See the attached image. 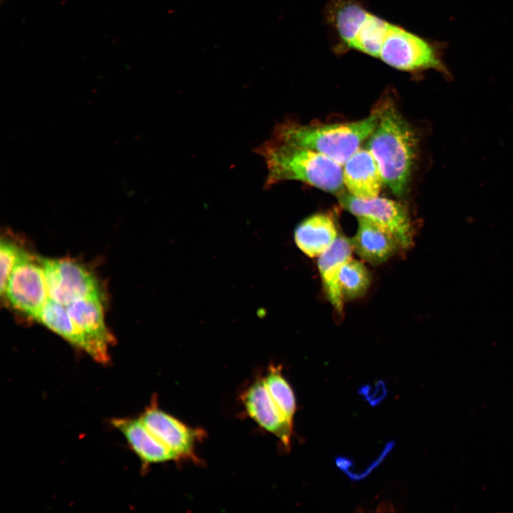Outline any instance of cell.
Masks as SVG:
<instances>
[{
	"label": "cell",
	"mask_w": 513,
	"mask_h": 513,
	"mask_svg": "<svg viewBox=\"0 0 513 513\" xmlns=\"http://www.w3.org/2000/svg\"><path fill=\"white\" fill-rule=\"evenodd\" d=\"M379 58L388 66L406 72L445 70L435 46L394 24L390 26Z\"/></svg>",
	"instance_id": "277c9868"
},
{
	"label": "cell",
	"mask_w": 513,
	"mask_h": 513,
	"mask_svg": "<svg viewBox=\"0 0 513 513\" xmlns=\"http://www.w3.org/2000/svg\"><path fill=\"white\" fill-rule=\"evenodd\" d=\"M247 414L261 428L275 435L289 450L293 425L289 423L271 397L263 377L256 378L240 396Z\"/></svg>",
	"instance_id": "30bf717a"
},
{
	"label": "cell",
	"mask_w": 513,
	"mask_h": 513,
	"mask_svg": "<svg viewBox=\"0 0 513 513\" xmlns=\"http://www.w3.org/2000/svg\"><path fill=\"white\" fill-rule=\"evenodd\" d=\"M37 319L85 351L86 342L83 335L71 318L66 306L48 298Z\"/></svg>",
	"instance_id": "e0dca14e"
},
{
	"label": "cell",
	"mask_w": 513,
	"mask_h": 513,
	"mask_svg": "<svg viewBox=\"0 0 513 513\" xmlns=\"http://www.w3.org/2000/svg\"><path fill=\"white\" fill-rule=\"evenodd\" d=\"M5 294L14 307L37 319L48 299L42 265L25 252L9 276Z\"/></svg>",
	"instance_id": "ba28073f"
},
{
	"label": "cell",
	"mask_w": 513,
	"mask_h": 513,
	"mask_svg": "<svg viewBox=\"0 0 513 513\" xmlns=\"http://www.w3.org/2000/svg\"><path fill=\"white\" fill-rule=\"evenodd\" d=\"M370 273L361 261L350 259L341 267L338 279V287L343 301L363 296L368 290Z\"/></svg>",
	"instance_id": "d6986e66"
},
{
	"label": "cell",
	"mask_w": 513,
	"mask_h": 513,
	"mask_svg": "<svg viewBox=\"0 0 513 513\" xmlns=\"http://www.w3.org/2000/svg\"><path fill=\"white\" fill-rule=\"evenodd\" d=\"M343 181L350 195L363 200L378 196L383 180L373 155L360 148L343 165Z\"/></svg>",
	"instance_id": "5bb4252c"
},
{
	"label": "cell",
	"mask_w": 513,
	"mask_h": 513,
	"mask_svg": "<svg viewBox=\"0 0 513 513\" xmlns=\"http://www.w3.org/2000/svg\"><path fill=\"white\" fill-rule=\"evenodd\" d=\"M336 225L331 215L317 213L297 225L294 239L297 247L310 257L318 256L338 237Z\"/></svg>",
	"instance_id": "2e32d148"
},
{
	"label": "cell",
	"mask_w": 513,
	"mask_h": 513,
	"mask_svg": "<svg viewBox=\"0 0 513 513\" xmlns=\"http://www.w3.org/2000/svg\"><path fill=\"white\" fill-rule=\"evenodd\" d=\"M359 393L369 401L370 405H375L379 403L385 396L387 390L385 384L380 381L376 383L374 386L364 385L361 387Z\"/></svg>",
	"instance_id": "7402d4cb"
},
{
	"label": "cell",
	"mask_w": 513,
	"mask_h": 513,
	"mask_svg": "<svg viewBox=\"0 0 513 513\" xmlns=\"http://www.w3.org/2000/svg\"><path fill=\"white\" fill-rule=\"evenodd\" d=\"M369 12L359 0H329L324 19L331 29L333 50L343 53L351 49L352 43Z\"/></svg>",
	"instance_id": "8fae6325"
},
{
	"label": "cell",
	"mask_w": 513,
	"mask_h": 513,
	"mask_svg": "<svg viewBox=\"0 0 513 513\" xmlns=\"http://www.w3.org/2000/svg\"><path fill=\"white\" fill-rule=\"evenodd\" d=\"M391 24L370 13L356 36L351 48L375 58L380 53Z\"/></svg>",
	"instance_id": "ac0fdd59"
},
{
	"label": "cell",
	"mask_w": 513,
	"mask_h": 513,
	"mask_svg": "<svg viewBox=\"0 0 513 513\" xmlns=\"http://www.w3.org/2000/svg\"><path fill=\"white\" fill-rule=\"evenodd\" d=\"M150 432L172 450L180 461L200 464L196 446L205 437V431L183 423L158 407L156 398L139 417Z\"/></svg>",
	"instance_id": "52a82bcc"
},
{
	"label": "cell",
	"mask_w": 513,
	"mask_h": 513,
	"mask_svg": "<svg viewBox=\"0 0 513 513\" xmlns=\"http://www.w3.org/2000/svg\"><path fill=\"white\" fill-rule=\"evenodd\" d=\"M341 205L357 217L370 219L393 234L404 249L413 244L414 227L408 207L388 198L376 197L363 200L343 193L338 197Z\"/></svg>",
	"instance_id": "8992f818"
},
{
	"label": "cell",
	"mask_w": 513,
	"mask_h": 513,
	"mask_svg": "<svg viewBox=\"0 0 513 513\" xmlns=\"http://www.w3.org/2000/svg\"><path fill=\"white\" fill-rule=\"evenodd\" d=\"M263 378L274 402L288 422L293 425L296 410V398L291 385L282 375L281 367L269 366Z\"/></svg>",
	"instance_id": "ffe728a7"
},
{
	"label": "cell",
	"mask_w": 513,
	"mask_h": 513,
	"mask_svg": "<svg viewBox=\"0 0 513 513\" xmlns=\"http://www.w3.org/2000/svg\"><path fill=\"white\" fill-rule=\"evenodd\" d=\"M66 308L83 335L86 353L98 363H107L113 339L104 321L102 301L78 299Z\"/></svg>",
	"instance_id": "9c48e42d"
},
{
	"label": "cell",
	"mask_w": 513,
	"mask_h": 513,
	"mask_svg": "<svg viewBox=\"0 0 513 513\" xmlns=\"http://www.w3.org/2000/svg\"><path fill=\"white\" fill-rule=\"evenodd\" d=\"M1 1H4V0H1Z\"/></svg>",
	"instance_id": "603a6c76"
},
{
	"label": "cell",
	"mask_w": 513,
	"mask_h": 513,
	"mask_svg": "<svg viewBox=\"0 0 513 513\" xmlns=\"http://www.w3.org/2000/svg\"><path fill=\"white\" fill-rule=\"evenodd\" d=\"M378 121L375 107L366 118L352 122L301 124L285 120L274 127L271 135L319 152L343 166L370 137Z\"/></svg>",
	"instance_id": "3957f363"
},
{
	"label": "cell",
	"mask_w": 513,
	"mask_h": 513,
	"mask_svg": "<svg viewBox=\"0 0 513 513\" xmlns=\"http://www.w3.org/2000/svg\"><path fill=\"white\" fill-rule=\"evenodd\" d=\"M48 298L66 306L78 299L103 300L96 279L81 264L68 259H42Z\"/></svg>",
	"instance_id": "5b68a950"
},
{
	"label": "cell",
	"mask_w": 513,
	"mask_h": 513,
	"mask_svg": "<svg viewBox=\"0 0 513 513\" xmlns=\"http://www.w3.org/2000/svg\"><path fill=\"white\" fill-rule=\"evenodd\" d=\"M375 107L378 121L368 138L367 149L377 162L383 183L394 195L402 197L415 160L417 136L388 93Z\"/></svg>",
	"instance_id": "6da1fadb"
},
{
	"label": "cell",
	"mask_w": 513,
	"mask_h": 513,
	"mask_svg": "<svg viewBox=\"0 0 513 513\" xmlns=\"http://www.w3.org/2000/svg\"><path fill=\"white\" fill-rule=\"evenodd\" d=\"M111 424L125 437L144 468L152 464L180 461L178 456L154 435L140 418H114Z\"/></svg>",
	"instance_id": "7c38bea8"
},
{
	"label": "cell",
	"mask_w": 513,
	"mask_h": 513,
	"mask_svg": "<svg viewBox=\"0 0 513 513\" xmlns=\"http://www.w3.org/2000/svg\"><path fill=\"white\" fill-rule=\"evenodd\" d=\"M358 218V229L351 241L353 252L362 259L378 265L404 249L399 239L390 231L370 219Z\"/></svg>",
	"instance_id": "4fadbf2b"
},
{
	"label": "cell",
	"mask_w": 513,
	"mask_h": 513,
	"mask_svg": "<svg viewBox=\"0 0 513 513\" xmlns=\"http://www.w3.org/2000/svg\"><path fill=\"white\" fill-rule=\"evenodd\" d=\"M351 239L338 234L333 243L318 258L317 265L326 298L338 313H343V299L338 279L343 265L352 259Z\"/></svg>",
	"instance_id": "9a60e30c"
},
{
	"label": "cell",
	"mask_w": 513,
	"mask_h": 513,
	"mask_svg": "<svg viewBox=\"0 0 513 513\" xmlns=\"http://www.w3.org/2000/svg\"><path fill=\"white\" fill-rule=\"evenodd\" d=\"M264 160L267 175L265 187L296 180L331 193L344 187L343 166L311 149L273 135L256 149Z\"/></svg>",
	"instance_id": "7a4b0ae2"
},
{
	"label": "cell",
	"mask_w": 513,
	"mask_h": 513,
	"mask_svg": "<svg viewBox=\"0 0 513 513\" xmlns=\"http://www.w3.org/2000/svg\"><path fill=\"white\" fill-rule=\"evenodd\" d=\"M24 253L25 252L20 249L13 242L6 238L1 239L0 245L1 295L5 293L8 280L15 265Z\"/></svg>",
	"instance_id": "44dd1931"
}]
</instances>
